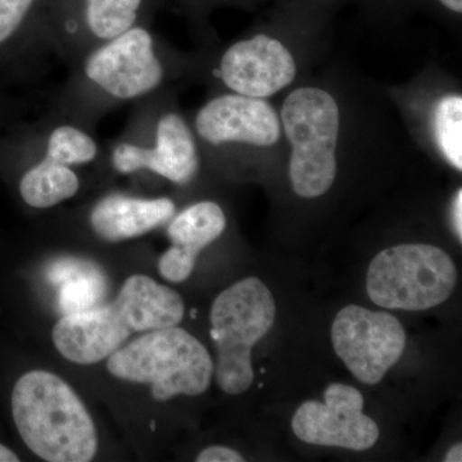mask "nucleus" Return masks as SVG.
<instances>
[{"label":"nucleus","mask_w":462,"mask_h":462,"mask_svg":"<svg viewBox=\"0 0 462 462\" xmlns=\"http://www.w3.org/2000/svg\"><path fill=\"white\" fill-rule=\"evenodd\" d=\"M178 291L145 275H133L109 305L62 316L53 329V342L71 363L91 365L106 360L133 333L176 327L184 318Z\"/></svg>","instance_id":"1"},{"label":"nucleus","mask_w":462,"mask_h":462,"mask_svg":"<svg viewBox=\"0 0 462 462\" xmlns=\"http://www.w3.org/2000/svg\"><path fill=\"white\" fill-rule=\"evenodd\" d=\"M12 413L26 446L42 460L88 462L98 451L96 425L87 407L56 374L33 370L12 392Z\"/></svg>","instance_id":"2"},{"label":"nucleus","mask_w":462,"mask_h":462,"mask_svg":"<svg viewBox=\"0 0 462 462\" xmlns=\"http://www.w3.org/2000/svg\"><path fill=\"white\" fill-rule=\"evenodd\" d=\"M108 372L126 382L151 384L156 401L199 396L211 384L214 361L206 346L176 327L145 331L109 356Z\"/></svg>","instance_id":"3"},{"label":"nucleus","mask_w":462,"mask_h":462,"mask_svg":"<svg viewBox=\"0 0 462 462\" xmlns=\"http://www.w3.org/2000/svg\"><path fill=\"white\" fill-rule=\"evenodd\" d=\"M275 300L258 278L225 289L212 305L211 337L217 351L216 380L225 393L242 394L254 383L252 348L272 329Z\"/></svg>","instance_id":"4"},{"label":"nucleus","mask_w":462,"mask_h":462,"mask_svg":"<svg viewBox=\"0 0 462 462\" xmlns=\"http://www.w3.org/2000/svg\"><path fill=\"white\" fill-rule=\"evenodd\" d=\"M282 121L291 145V188L302 199H318L336 180L338 105L328 91L300 88L285 99Z\"/></svg>","instance_id":"5"},{"label":"nucleus","mask_w":462,"mask_h":462,"mask_svg":"<svg viewBox=\"0 0 462 462\" xmlns=\"http://www.w3.org/2000/svg\"><path fill=\"white\" fill-rule=\"evenodd\" d=\"M457 282L454 261L430 245H401L379 252L367 270L366 289L375 305L424 311L451 296Z\"/></svg>","instance_id":"6"},{"label":"nucleus","mask_w":462,"mask_h":462,"mask_svg":"<svg viewBox=\"0 0 462 462\" xmlns=\"http://www.w3.org/2000/svg\"><path fill=\"white\" fill-rule=\"evenodd\" d=\"M331 340L352 375L375 385L403 355L406 333L393 315L349 305L334 319Z\"/></svg>","instance_id":"7"},{"label":"nucleus","mask_w":462,"mask_h":462,"mask_svg":"<svg viewBox=\"0 0 462 462\" xmlns=\"http://www.w3.org/2000/svg\"><path fill=\"white\" fill-rule=\"evenodd\" d=\"M324 398V402L307 401L294 413L291 428L300 440L352 451H365L378 442V425L363 412L364 397L357 389L334 383L325 389Z\"/></svg>","instance_id":"8"},{"label":"nucleus","mask_w":462,"mask_h":462,"mask_svg":"<svg viewBox=\"0 0 462 462\" xmlns=\"http://www.w3.org/2000/svg\"><path fill=\"white\" fill-rule=\"evenodd\" d=\"M84 69L91 83L123 100L147 96L163 79L151 33L135 26L94 51L85 60Z\"/></svg>","instance_id":"9"},{"label":"nucleus","mask_w":462,"mask_h":462,"mask_svg":"<svg viewBox=\"0 0 462 462\" xmlns=\"http://www.w3.org/2000/svg\"><path fill=\"white\" fill-rule=\"evenodd\" d=\"M296 60L282 42L267 35L236 42L221 58L220 76L240 96L267 98L296 79Z\"/></svg>","instance_id":"10"},{"label":"nucleus","mask_w":462,"mask_h":462,"mask_svg":"<svg viewBox=\"0 0 462 462\" xmlns=\"http://www.w3.org/2000/svg\"><path fill=\"white\" fill-rule=\"evenodd\" d=\"M196 129L209 144L245 143L270 147L281 139L282 124L275 109L263 99L230 94L200 108Z\"/></svg>","instance_id":"11"},{"label":"nucleus","mask_w":462,"mask_h":462,"mask_svg":"<svg viewBox=\"0 0 462 462\" xmlns=\"http://www.w3.org/2000/svg\"><path fill=\"white\" fill-rule=\"evenodd\" d=\"M112 163L121 173L151 170L175 184H188L199 167L193 134L178 114H166L157 124L156 145L143 148L124 143L112 153Z\"/></svg>","instance_id":"12"},{"label":"nucleus","mask_w":462,"mask_h":462,"mask_svg":"<svg viewBox=\"0 0 462 462\" xmlns=\"http://www.w3.org/2000/svg\"><path fill=\"white\" fill-rule=\"evenodd\" d=\"M173 215L175 205L171 199L111 194L91 209L90 224L100 238L107 242H123L162 226Z\"/></svg>","instance_id":"13"},{"label":"nucleus","mask_w":462,"mask_h":462,"mask_svg":"<svg viewBox=\"0 0 462 462\" xmlns=\"http://www.w3.org/2000/svg\"><path fill=\"white\" fill-rule=\"evenodd\" d=\"M226 227L223 208L215 202L196 203L170 220L167 236L172 245L196 258L199 252L220 238Z\"/></svg>","instance_id":"14"},{"label":"nucleus","mask_w":462,"mask_h":462,"mask_svg":"<svg viewBox=\"0 0 462 462\" xmlns=\"http://www.w3.org/2000/svg\"><path fill=\"white\" fill-rule=\"evenodd\" d=\"M80 181L69 166L60 165L45 157L23 175L20 193L26 205L33 208H50L72 199Z\"/></svg>","instance_id":"15"},{"label":"nucleus","mask_w":462,"mask_h":462,"mask_svg":"<svg viewBox=\"0 0 462 462\" xmlns=\"http://www.w3.org/2000/svg\"><path fill=\"white\" fill-rule=\"evenodd\" d=\"M58 307L60 314L71 315L102 305L107 294L108 281L98 264L93 263L83 272L60 285Z\"/></svg>","instance_id":"16"},{"label":"nucleus","mask_w":462,"mask_h":462,"mask_svg":"<svg viewBox=\"0 0 462 462\" xmlns=\"http://www.w3.org/2000/svg\"><path fill=\"white\" fill-rule=\"evenodd\" d=\"M143 0H87V23L100 41H111L132 29Z\"/></svg>","instance_id":"17"},{"label":"nucleus","mask_w":462,"mask_h":462,"mask_svg":"<svg viewBox=\"0 0 462 462\" xmlns=\"http://www.w3.org/2000/svg\"><path fill=\"white\" fill-rule=\"evenodd\" d=\"M434 129L440 151L446 160L462 170V98L457 96L445 97L438 103L434 116Z\"/></svg>","instance_id":"18"},{"label":"nucleus","mask_w":462,"mask_h":462,"mask_svg":"<svg viewBox=\"0 0 462 462\" xmlns=\"http://www.w3.org/2000/svg\"><path fill=\"white\" fill-rule=\"evenodd\" d=\"M98 145L96 141L69 125H62L51 132L47 144V158L60 165H85L96 160Z\"/></svg>","instance_id":"19"},{"label":"nucleus","mask_w":462,"mask_h":462,"mask_svg":"<svg viewBox=\"0 0 462 462\" xmlns=\"http://www.w3.org/2000/svg\"><path fill=\"white\" fill-rule=\"evenodd\" d=\"M196 266V258L172 245L158 261V270L166 281L182 282L187 281Z\"/></svg>","instance_id":"20"},{"label":"nucleus","mask_w":462,"mask_h":462,"mask_svg":"<svg viewBox=\"0 0 462 462\" xmlns=\"http://www.w3.org/2000/svg\"><path fill=\"white\" fill-rule=\"evenodd\" d=\"M35 0H0V44L20 29Z\"/></svg>","instance_id":"21"},{"label":"nucleus","mask_w":462,"mask_h":462,"mask_svg":"<svg viewBox=\"0 0 462 462\" xmlns=\"http://www.w3.org/2000/svg\"><path fill=\"white\" fill-rule=\"evenodd\" d=\"M199 462H243L245 458L239 452L234 451L229 447L212 446L203 449L197 457Z\"/></svg>","instance_id":"22"},{"label":"nucleus","mask_w":462,"mask_h":462,"mask_svg":"<svg viewBox=\"0 0 462 462\" xmlns=\"http://www.w3.org/2000/svg\"><path fill=\"white\" fill-rule=\"evenodd\" d=\"M462 190L458 189L456 193L454 207H452V221H454V227L456 236L458 240H462Z\"/></svg>","instance_id":"23"},{"label":"nucleus","mask_w":462,"mask_h":462,"mask_svg":"<svg viewBox=\"0 0 462 462\" xmlns=\"http://www.w3.org/2000/svg\"><path fill=\"white\" fill-rule=\"evenodd\" d=\"M446 462H461L462 461V446L461 443L452 446L448 449L445 457Z\"/></svg>","instance_id":"24"},{"label":"nucleus","mask_w":462,"mask_h":462,"mask_svg":"<svg viewBox=\"0 0 462 462\" xmlns=\"http://www.w3.org/2000/svg\"><path fill=\"white\" fill-rule=\"evenodd\" d=\"M20 458L8 447L0 445V462H18Z\"/></svg>","instance_id":"25"},{"label":"nucleus","mask_w":462,"mask_h":462,"mask_svg":"<svg viewBox=\"0 0 462 462\" xmlns=\"http://www.w3.org/2000/svg\"><path fill=\"white\" fill-rule=\"evenodd\" d=\"M440 3L457 14L462 12V0H440Z\"/></svg>","instance_id":"26"}]
</instances>
